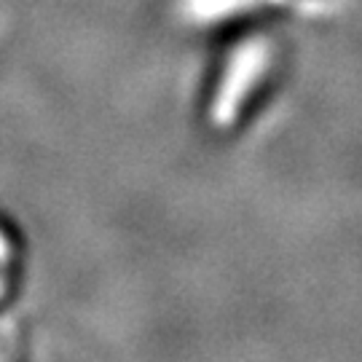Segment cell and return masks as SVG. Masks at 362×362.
<instances>
[{
  "label": "cell",
  "instance_id": "6da1fadb",
  "mask_svg": "<svg viewBox=\"0 0 362 362\" xmlns=\"http://www.w3.org/2000/svg\"><path fill=\"white\" fill-rule=\"evenodd\" d=\"M282 43L260 22L233 25L223 38L202 89V121L215 134L245 127L269 100L282 73Z\"/></svg>",
  "mask_w": 362,
  "mask_h": 362
},
{
  "label": "cell",
  "instance_id": "7a4b0ae2",
  "mask_svg": "<svg viewBox=\"0 0 362 362\" xmlns=\"http://www.w3.org/2000/svg\"><path fill=\"white\" fill-rule=\"evenodd\" d=\"M322 0H172V8L182 22L202 27L245 25L290 8H306Z\"/></svg>",
  "mask_w": 362,
  "mask_h": 362
}]
</instances>
